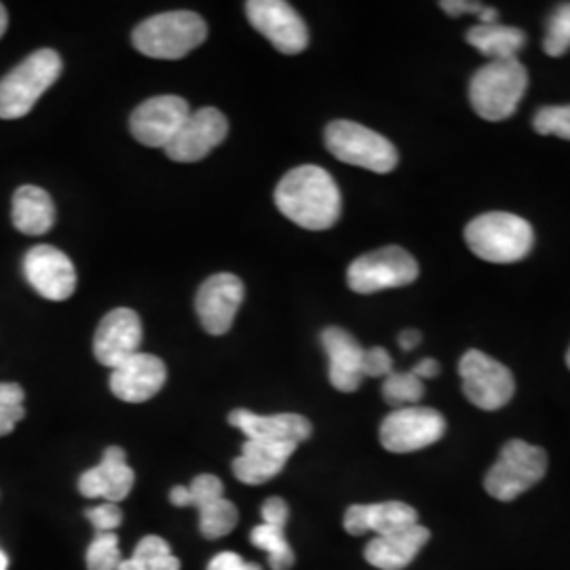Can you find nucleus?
<instances>
[{
  "mask_svg": "<svg viewBox=\"0 0 570 570\" xmlns=\"http://www.w3.org/2000/svg\"><path fill=\"white\" fill-rule=\"evenodd\" d=\"M440 7L449 13L450 18H459V16H480L484 11V4L480 2H471V0H442Z\"/></svg>",
  "mask_w": 570,
  "mask_h": 570,
  "instance_id": "39",
  "label": "nucleus"
},
{
  "mask_svg": "<svg viewBox=\"0 0 570 570\" xmlns=\"http://www.w3.org/2000/svg\"><path fill=\"white\" fill-rule=\"evenodd\" d=\"M167 381V367L157 355L136 353L110 374V391L127 404L153 400Z\"/></svg>",
  "mask_w": 570,
  "mask_h": 570,
  "instance_id": "17",
  "label": "nucleus"
},
{
  "mask_svg": "<svg viewBox=\"0 0 570 570\" xmlns=\"http://www.w3.org/2000/svg\"><path fill=\"white\" fill-rule=\"evenodd\" d=\"M244 298L245 285L237 275L218 273L205 279L195 298L197 315L205 332L212 336L226 334L233 326Z\"/></svg>",
  "mask_w": 570,
  "mask_h": 570,
  "instance_id": "15",
  "label": "nucleus"
},
{
  "mask_svg": "<svg viewBox=\"0 0 570 570\" xmlns=\"http://www.w3.org/2000/svg\"><path fill=\"white\" fill-rule=\"evenodd\" d=\"M207 570H263L261 569V564H256V562H245L242 556H237L235 551H223V553H218L212 562H209V567Z\"/></svg>",
  "mask_w": 570,
  "mask_h": 570,
  "instance_id": "37",
  "label": "nucleus"
},
{
  "mask_svg": "<svg viewBox=\"0 0 570 570\" xmlns=\"http://www.w3.org/2000/svg\"><path fill=\"white\" fill-rule=\"evenodd\" d=\"M419 263L400 245H387L355 258L346 271V284L355 294H376L404 287L419 279Z\"/></svg>",
  "mask_w": 570,
  "mask_h": 570,
  "instance_id": "8",
  "label": "nucleus"
},
{
  "mask_svg": "<svg viewBox=\"0 0 570 570\" xmlns=\"http://www.w3.org/2000/svg\"><path fill=\"white\" fill-rule=\"evenodd\" d=\"M425 395V385L412 372H391L383 383V397L389 406H414Z\"/></svg>",
  "mask_w": 570,
  "mask_h": 570,
  "instance_id": "29",
  "label": "nucleus"
},
{
  "mask_svg": "<svg viewBox=\"0 0 570 570\" xmlns=\"http://www.w3.org/2000/svg\"><path fill=\"white\" fill-rule=\"evenodd\" d=\"M7 567H9V560H7L4 551L0 550V570H7Z\"/></svg>",
  "mask_w": 570,
  "mask_h": 570,
  "instance_id": "44",
  "label": "nucleus"
},
{
  "mask_svg": "<svg viewBox=\"0 0 570 570\" xmlns=\"http://www.w3.org/2000/svg\"><path fill=\"white\" fill-rule=\"evenodd\" d=\"M237 522H239V511L230 501H226L225 497L207 503L199 510V530L205 539L225 537L237 527Z\"/></svg>",
  "mask_w": 570,
  "mask_h": 570,
  "instance_id": "28",
  "label": "nucleus"
},
{
  "mask_svg": "<svg viewBox=\"0 0 570 570\" xmlns=\"http://www.w3.org/2000/svg\"><path fill=\"white\" fill-rule=\"evenodd\" d=\"M567 366L570 367V348H569V353H567Z\"/></svg>",
  "mask_w": 570,
  "mask_h": 570,
  "instance_id": "45",
  "label": "nucleus"
},
{
  "mask_svg": "<svg viewBox=\"0 0 570 570\" xmlns=\"http://www.w3.org/2000/svg\"><path fill=\"white\" fill-rule=\"evenodd\" d=\"M446 433V419L433 407L407 406L393 410L381 425V444L389 452L406 454L428 449Z\"/></svg>",
  "mask_w": 570,
  "mask_h": 570,
  "instance_id": "10",
  "label": "nucleus"
},
{
  "mask_svg": "<svg viewBox=\"0 0 570 570\" xmlns=\"http://www.w3.org/2000/svg\"><path fill=\"white\" fill-rule=\"evenodd\" d=\"M252 543L268 553V564L273 570H289L294 567V551L285 539V529L261 524L252 530Z\"/></svg>",
  "mask_w": 570,
  "mask_h": 570,
  "instance_id": "27",
  "label": "nucleus"
},
{
  "mask_svg": "<svg viewBox=\"0 0 570 570\" xmlns=\"http://www.w3.org/2000/svg\"><path fill=\"white\" fill-rule=\"evenodd\" d=\"M416 379H421V381H428V379H435L438 374H440V364L435 362V360H431V357H425V360H421L416 366L410 370Z\"/></svg>",
  "mask_w": 570,
  "mask_h": 570,
  "instance_id": "40",
  "label": "nucleus"
},
{
  "mask_svg": "<svg viewBox=\"0 0 570 570\" xmlns=\"http://www.w3.org/2000/svg\"><path fill=\"white\" fill-rule=\"evenodd\" d=\"M469 45L490 61L513 60L527 45V35L520 28L503 23H478L468 32Z\"/></svg>",
  "mask_w": 570,
  "mask_h": 570,
  "instance_id": "25",
  "label": "nucleus"
},
{
  "mask_svg": "<svg viewBox=\"0 0 570 570\" xmlns=\"http://www.w3.org/2000/svg\"><path fill=\"white\" fill-rule=\"evenodd\" d=\"M529 89V70L518 58L484 63L469 82V102L478 117L505 121Z\"/></svg>",
  "mask_w": 570,
  "mask_h": 570,
  "instance_id": "3",
  "label": "nucleus"
},
{
  "mask_svg": "<svg viewBox=\"0 0 570 570\" xmlns=\"http://www.w3.org/2000/svg\"><path fill=\"white\" fill-rule=\"evenodd\" d=\"M275 205L294 225L306 230H326L338 223L343 197L338 184L324 167L301 165L277 184Z\"/></svg>",
  "mask_w": 570,
  "mask_h": 570,
  "instance_id": "1",
  "label": "nucleus"
},
{
  "mask_svg": "<svg viewBox=\"0 0 570 570\" xmlns=\"http://www.w3.org/2000/svg\"><path fill=\"white\" fill-rule=\"evenodd\" d=\"M136 475L127 465L125 452L119 446H110L104 452L100 465L87 469L79 480V490L87 499H106V503H119L131 489Z\"/></svg>",
  "mask_w": 570,
  "mask_h": 570,
  "instance_id": "20",
  "label": "nucleus"
},
{
  "mask_svg": "<svg viewBox=\"0 0 570 570\" xmlns=\"http://www.w3.org/2000/svg\"><path fill=\"white\" fill-rule=\"evenodd\" d=\"M7 26H9V13H7L4 4L0 2V39H2V35L7 32Z\"/></svg>",
  "mask_w": 570,
  "mask_h": 570,
  "instance_id": "43",
  "label": "nucleus"
},
{
  "mask_svg": "<svg viewBox=\"0 0 570 570\" xmlns=\"http://www.w3.org/2000/svg\"><path fill=\"white\" fill-rule=\"evenodd\" d=\"M296 444H275L245 440L242 456L233 461V473L239 482L258 487L277 478L284 471L287 459L296 452Z\"/></svg>",
  "mask_w": 570,
  "mask_h": 570,
  "instance_id": "22",
  "label": "nucleus"
},
{
  "mask_svg": "<svg viewBox=\"0 0 570 570\" xmlns=\"http://www.w3.org/2000/svg\"><path fill=\"white\" fill-rule=\"evenodd\" d=\"M393 372V360L383 346H372L364 353V376L370 379H387Z\"/></svg>",
  "mask_w": 570,
  "mask_h": 570,
  "instance_id": "36",
  "label": "nucleus"
},
{
  "mask_svg": "<svg viewBox=\"0 0 570 570\" xmlns=\"http://www.w3.org/2000/svg\"><path fill=\"white\" fill-rule=\"evenodd\" d=\"M119 570H180V560L161 537L148 534L138 543L134 556L122 560Z\"/></svg>",
  "mask_w": 570,
  "mask_h": 570,
  "instance_id": "26",
  "label": "nucleus"
},
{
  "mask_svg": "<svg viewBox=\"0 0 570 570\" xmlns=\"http://www.w3.org/2000/svg\"><path fill=\"white\" fill-rule=\"evenodd\" d=\"M26 282L47 301H68L77 289V271L72 261L53 245L32 247L23 258Z\"/></svg>",
  "mask_w": 570,
  "mask_h": 570,
  "instance_id": "13",
  "label": "nucleus"
},
{
  "mask_svg": "<svg viewBox=\"0 0 570 570\" xmlns=\"http://www.w3.org/2000/svg\"><path fill=\"white\" fill-rule=\"evenodd\" d=\"M570 49V2L560 4L548 20L543 51L550 58H562Z\"/></svg>",
  "mask_w": 570,
  "mask_h": 570,
  "instance_id": "30",
  "label": "nucleus"
},
{
  "mask_svg": "<svg viewBox=\"0 0 570 570\" xmlns=\"http://www.w3.org/2000/svg\"><path fill=\"white\" fill-rule=\"evenodd\" d=\"M11 220L23 235L39 237V235L49 233L56 223V205L51 202L47 190H42L39 186H32V184H26L13 195Z\"/></svg>",
  "mask_w": 570,
  "mask_h": 570,
  "instance_id": "24",
  "label": "nucleus"
},
{
  "mask_svg": "<svg viewBox=\"0 0 570 570\" xmlns=\"http://www.w3.org/2000/svg\"><path fill=\"white\" fill-rule=\"evenodd\" d=\"M228 136V121L218 108L190 110L174 140L165 146V153L171 161L197 164L205 159L214 148L225 142Z\"/></svg>",
  "mask_w": 570,
  "mask_h": 570,
  "instance_id": "12",
  "label": "nucleus"
},
{
  "mask_svg": "<svg viewBox=\"0 0 570 570\" xmlns=\"http://www.w3.org/2000/svg\"><path fill=\"white\" fill-rule=\"evenodd\" d=\"M459 374L463 381V393L473 406L492 412L510 404L515 391L513 374L510 367L487 353L469 348L459 362Z\"/></svg>",
  "mask_w": 570,
  "mask_h": 570,
  "instance_id": "9",
  "label": "nucleus"
},
{
  "mask_svg": "<svg viewBox=\"0 0 570 570\" xmlns=\"http://www.w3.org/2000/svg\"><path fill=\"white\" fill-rule=\"evenodd\" d=\"M142 322L131 308H115L106 313L96 338H94V355L102 366L115 370L140 353L142 346Z\"/></svg>",
  "mask_w": 570,
  "mask_h": 570,
  "instance_id": "16",
  "label": "nucleus"
},
{
  "mask_svg": "<svg viewBox=\"0 0 570 570\" xmlns=\"http://www.w3.org/2000/svg\"><path fill=\"white\" fill-rule=\"evenodd\" d=\"M186 489H188V508H195V510H202L207 503L225 497V487H223L220 478L209 475V473L197 475L193 480V484Z\"/></svg>",
  "mask_w": 570,
  "mask_h": 570,
  "instance_id": "34",
  "label": "nucleus"
},
{
  "mask_svg": "<svg viewBox=\"0 0 570 570\" xmlns=\"http://www.w3.org/2000/svg\"><path fill=\"white\" fill-rule=\"evenodd\" d=\"M397 343H400V346H402L404 351H412L414 346L421 345V332H419V330H404V332L400 334Z\"/></svg>",
  "mask_w": 570,
  "mask_h": 570,
  "instance_id": "41",
  "label": "nucleus"
},
{
  "mask_svg": "<svg viewBox=\"0 0 570 570\" xmlns=\"http://www.w3.org/2000/svg\"><path fill=\"white\" fill-rule=\"evenodd\" d=\"M249 23L285 56L303 53L308 45V28L298 11L284 0H249L245 4Z\"/></svg>",
  "mask_w": 570,
  "mask_h": 570,
  "instance_id": "11",
  "label": "nucleus"
},
{
  "mask_svg": "<svg viewBox=\"0 0 570 570\" xmlns=\"http://www.w3.org/2000/svg\"><path fill=\"white\" fill-rule=\"evenodd\" d=\"M263 518H265V524L285 529L287 518H289V508H287V503H285L284 499L271 497L265 505H263Z\"/></svg>",
  "mask_w": 570,
  "mask_h": 570,
  "instance_id": "38",
  "label": "nucleus"
},
{
  "mask_svg": "<svg viewBox=\"0 0 570 570\" xmlns=\"http://www.w3.org/2000/svg\"><path fill=\"white\" fill-rule=\"evenodd\" d=\"M431 532L425 527L416 524L393 534L385 537H376L367 543L366 556L367 562L374 569L381 570H402L419 556V551L428 546Z\"/></svg>",
  "mask_w": 570,
  "mask_h": 570,
  "instance_id": "23",
  "label": "nucleus"
},
{
  "mask_svg": "<svg viewBox=\"0 0 570 570\" xmlns=\"http://www.w3.org/2000/svg\"><path fill=\"white\" fill-rule=\"evenodd\" d=\"M532 127L541 136H556L570 142V104L567 106H543L537 110Z\"/></svg>",
  "mask_w": 570,
  "mask_h": 570,
  "instance_id": "32",
  "label": "nucleus"
},
{
  "mask_svg": "<svg viewBox=\"0 0 570 570\" xmlns=\"http://www.w3.org/2000/svg\"><path fill=\"white\" fill-rule=\"evenodd\" d=\"M228 423L244 431L245 440L256 442H275V444H303L311 438L313 425L303 414L285 412L261 416L249 410H233L228 414Z\"/></svg>",
  "mask_w": 570,
  "mask_h": 570,
  "instance_id": "18",
  "label": "nucleus"
},
{
  "mask_svg": "<svg viewBox=\"0 0 570 570\" xmlns=\"http://www.w3.org/2000/svg\"><path fill=\"white\" fill-rule=\"evenodd\" d=\"M87 518L98 532H115L121 527L122 511L117 503H102L94 510H87Z\"/></svg>",
  "mask_w": 570,
  "mask_h": 570,
  "instance_id": "35",
  "label": "nucleus"
},
{
  "mask_svg": "<svg viewBox=\"0 0 570 570\" xmlns=\"http://www.w3.org/2000/svg\"><path fill=\"white\" fill-rule=\"evenodd\" d=\"M469 249L492 265H511L529 256L534 230L529 220L510 212H489L465 226Z\"/></svg>",
  "mask_w": 570,
  "mask_h": 570,
  "instance_id": "2",
  "label": "nucleus"
},
{
  "mask_svg": "<svg viewBox=\"0 0 570 570\" xmlns=\"http://www.w3.org/2000/svg\"><path fill=\"white\" fill-rule=\"evenodd\" d=\"M23 416V389L16 383H0V438L9 435Z\"/></svg>",
  "mask_w": 570,
  "mask_h": 570,
  "instance_id": "33",
  "label": "nucleus"
},
{
  "mask_svg": "<svg viewBox=\"0 0 570 570\" xmlns=\"http://www.w3.org/2000/svg\"><path fill=\"white\" fill-rule=\"evenodd\" d=\"M207 23L195 11H167L144 20L131 35L134 47L153 60H183L204 45Z\"/></svg>",
  "mask_w": 570,
  "mask_h": 570,
  "instance_id": "4",
  "label": "nucleus"
},
{
  "mask_svg": "<svg viewBox=\"0 0 570 570\" xmlns=\"http://www.w3.org/2000/svg\"><path fill=\"white\" fill-rule=\"evenodd\" d=\"M326 148L343 164L364 167L374 174H389L400 155L385 136L360 122L332 121L326 127Z\"/></svg>",
  "mask_w": 570,
  "mask_h": 570,
  "instance_id": "7",
  "label": "nucleus"
},
{
  "mask_svg": "<svg viewBox=\"0 0 570 570\" xmlns=\"http://www.w3.org/2000/svg\"><path fill=\"white\" fill-rule=\"evenodd\" d=\"M322 345L326 348L327 374L332 387L353 393L364 381V353L360 345L343 327H326L322 332Z\"/></svg>",
  "mask_w": 570,
  "mask_h": 570,
  "instance_id": "19",
  "label": "nucleus"
},
{
  "mask_svg": "<svg viewBox=\"0 0 570 570\" xmlns=\"http://www.w3.org/2000/svg\"><path fill=\"white\" fill-rule=\"evenodd\" d=\"M190 115V106L180 96H157L140 104L131 119V136L150 148H165Z\"/></svg>",
  "mask_w": 570,
  "mask_h": 570,
  "instance_id": "14",
  "label": "nucleus"
},
{
  "mask_svg": "<svg viewBox=\"0 0 570 570\" xmlns=\"http://www.w3.org/2000/svg\"><path fill=\"white\" fill-rule=\"evenodd\" d=\"M548 473V454L522 440H511L484 478V489L497 501H513L537 487Z\"/></svg>",
  "mask_w": 570,
  "mask_h": 570,
  "instance_id": "6",
  "label": "nucleus"
},
{
  "mask_svg": "<svg viewBox=\"0 0 570 570\" xmlns=\"http://www.w3.org/2000/svg\"><path fill=\"white\" fill-rule=\"evenodd\" d=\"M478 18H480V23H497L499 11L494 7H484V11Z\"/></svg>",
  "mask_w": 570,
  "mask_h": 570,
  "instance_id": "42",
  "label": "nucleus"
},
{
  "mask_svg": "<svg viewBox=\"0 0 570 570\" xmlns=\"http://www.w3.org/2000/svg\"><path fill=\"white\" fill-rule=\"evenodd\" d=\"M60 75L58 51L39 49L28 56L0 81V119L16 121L26 117Z\"/></svg>",
  "mask_w": 570,
  "mask_h": 570,
  "instance_id": "5",
  "label": "nucleus"
},
{
  "mask_svg": "<svg viewBox=\"0 0 570 570\" xmlns=\"http://www.w3.org/2000/svg\"><path fill=\"white\" fill-rule=\"evenodd\" d=\"M121 562L119 537L115 532H98L87 550V570H119Z\"/></svg>",
  "mask_w": 570,
  "mask_h": 570,
  "instance_id": "31",
  "label": "nucleus"
},
{
  "mask_svg": "<svg viewBox=\"0 0 570 570\" xmlns=\"http://www.w3.org/2000/svg\"><path fill=\"white\" fill-rule=\"evenodd\" d=\"M345 530L353 537L366 534L367 530L379 537L393 534L419 524V513L402 501H387L376 505H351L345 513Z\"/></svg>",
  "mask_w": 570,
  "mask_h": 570,
  "instance_id": "21",
  "label": "nucleus"
}]
</instances>
